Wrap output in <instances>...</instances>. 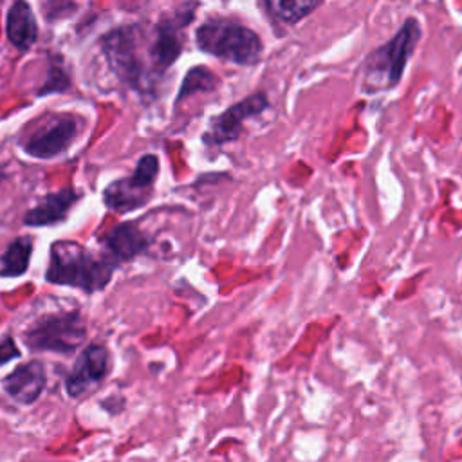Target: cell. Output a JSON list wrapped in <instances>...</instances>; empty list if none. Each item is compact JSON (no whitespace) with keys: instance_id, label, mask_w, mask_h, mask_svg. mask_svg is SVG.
Masks as SVG:
<instances>
[{"instance_id":"cell-1","label":"cell","mask_w":462,"mask_h":462,"mask_svg":"<svg viewBox=\"0 0 462 462\" xmlns=\"http://www.w3.org/2000/svg\"><path fill=\"white\" fill-rule=\"evenodd\" d=\"M114 267L108 258H96L78 242L56 240L49 251L45 280L54 285H69L92 294L108 285Z\"/></svg>"},{"instance_id":"cell-2","label":"cell","mask_w":462,"mask_h":462,"mask_svg":"<svg viewBox=\"0 0 462 462\" xmlns=\"http://www.w3.org/2000/svg\"><path fill=\"white\" fill-rule=\"evenodd\" d=\"M420 36L422 27L419 20L410 16L386 43L374 49L363 65V92L377 94L395 88Z\"/></svg>"},{"instance_id":"cell-3","label":"cell","mask_w":462,"mask_h":462,"mask_svg":"<svg viewBox=\"0 0 462 462\" xmlns=\"http://www.w3.org/2000/svg\"><path fill=\"white\" fill-rule=\"evenodd\" d=\"M199 51L240 67H253L263 54L262 38L235 18L213 16L195 29Z\"/></svg>"},{"instance_id":"cell-4","label":"cell","mask_w":462,"mask_h":462,"mask_svg":"<svg viewBox=\"0 0 462 462\" xmlns=\"http://www.w3.org/2000/svg\"><path fill=\"white\" fill-rule=\"evenodd\" d=\"M87 337V323L78 310L52 312L40 316L23 334V343L34 352L74 354Z\"/></svg>"},{"instance_id":"cell-5","label":"cell","mask_w":462,"mask_h":462,"mask_svg":"<svg viewBox=\"0 0 462 462\" xmlns=\"http://www.w3.org/2000/svg\"><path fill=\"white\" fill-rule=\"evenodd\" d=\"M141 29L139 25L117 27L101 38L103 54L121 83L130 88H146V65L139 52Z\"/></svg>"},{"instance_id":"cell-6","label":"cell","mask_w":462,"mask_h":462,"mask_svg":"<svg viewBox=\"0 0 462 462\" xmlns=\"http://www.w3.org/2000/svg\"><path fill=\"white\" fill-rule=\"evenodd\" d=\"M159 175V157L146 153L137 161L132 175L110 182L103 191L105 206L117 213H128L143 208L152 193Z\"/></svg>"},{"instance_id":"cell-7","label":"cell","mask_w":462,"mask_h":462,"mask_svg":"<svg viewBox=\"0 0 462 462\" xmlns=\"http://www.w3.org/2000/svg\"><path fill=\"white\" fill-rule=\"evenodd\" d=\"M197 4H184L170 16H164L153 29V40L148 47L150 70L155 76L164 74L182 52L180 31L193 20Z\"/></svg>"},{"instance_id":"cell-8","label":"cell","mask_w":462,"mask_h":462,"mask_svg":"<svg viewBox=\"0 0 462 462\" xmlns=\"http://www.w3.org/2000/svg\"><path fill=\"white\" fill-rule=\"evenodd\" d=\"M79 128L81 121L72 114L49 116L27 135V139L22 143V148L31 157L54 159L72 146Z\"/></svg>"},{"instance_id":"cell-9","label":"cell","mask_w":462,"mask_h":462,"mask_svg":"<svg viewBox=\"0 0 462 462\" xmlns=\"http://www.w3.org/2000/svg\"><path fill=\"white\" fill-rule=\"evenodd\" d=\"M267 106L269 99L265 92L258 90L245 96L242 101L231 105L209 121L208 132L202 135V141L208 146H222L236 141L244 130V123L249 117L262 114Z\"/></svg>"},{"instance_id":"cell-10","label":"cell","mask_w":462,"mask_h":462,"mask_svg":"<svg viewBox=\"0 0 462 462\" xmlns=\"http://www.w3.org/2000/svg\"><path fill=\"white\" fill-rule=\"evenodd\" d=\"M110 372V354L105 345L92 343L85 346L72 370L65 379V392L69 397H81L83 393L99 386Z\"/></svg>"},{"instance_id":"cell-11","label":"cell","mask_w":462,"mask_h":462,"mask_svg":"<svg viewBox=\"0 0 462 462\" xmlns=\"http://www.w3.org/2000/svg\"><path fill=\"white\" fill-rule=\"evenodd\" d=\"M47 384V374L42 361L32 359L20 363L2 379L4 392L20 404H32L40 399Z\"/></svg>"},{"instance_id":"cell-12","label":"cell","mask_w":462,"mask_h":462,"mask_svg":"<svg viewBox=\"0 0 462 462\" xmlns=\"http://www.w3.org/2000/svg\"><path fill=\"white\" fill-rule=\"evenodd\" d=\"M101 244L108 260L116 265L117 262H130L144 253L150 245V236H146L135 222H121L101 236Z\"/></svg>"},{"instance_id":"cell-13","label":"cell","mask_w":462,"mask_h":462,"mask_svg":"<svg viewBox=\"0 0 462 462\" xmlns=\"http://www.w3.org/2000/svg\"><path fill=\"white\" fill-rule=\"evenodd\" d=\"M79 200V193L74 188H61L58 191L47 193L38 206L29 209L23 217V224L31 227L54 226L63 222L70 208Z\"/></svg>"},{"instance_id":"cell-14","label":"cell","mask_w":462,"mask_h":462,"mask_svg":"<svg viewBox=\"0 0 462 462\" xmlns=\"http://www.w3.org/2000/svg\"><path fill=\"white\" fill-rule=\"evenodd\" d=\"M5 34L13 47L27 51L38 38V23L27 2L11 4L5 16Z\"/></svg>"},{"instance_id":"cell-15","label":"cell","mask_w":462,"mask_h":462,"mask_svg":"<svg viewBox=\"0 0 462 462\" xmlns=\"http://www.w3.org/2000/svg\"><path fill=\"white\" fill-rule=\"evenodd\" d=\"M34 238L23 235L14 238L7 249L0 254V276L2 278H18L29 269Z\"/></svg>"},{"instance_id":"cell-16","label":"cell","mask_w":462,"mask_h":462,"mask_svg":"<svg viewBox=\"0 0 462 462\" xmlns=\"http://www.w3.org/2000/svg\"><path fill=\"white\" fill-rule=\"evenodd\" d=\"M271 18L283 25H296L301 20L309 18L321 2H303V0H267L262 4Z\"/></svg>"},{"instance_id":"cell-17","label":"cell","mask_w":462,"mask_h":462,"mask_svg":"<svg viewBox=\"0 0 462 462\" xmlns=\"http://www.w3.org/2000/svg\"><path fill=\"white\" fill-rule=\"evenodd\" d=\"M218 85H220V79H218V76L211 69H208L204 65L191 67L186 72V76H184V79L180 83V88H179V94H177L175 101L180 103L184 97H189V96H193L197 92L215 90Z\"/></svg>"},{"instance_id":"cell-18","label":"cell","mask_w":462,"mask_h":462,"mask_svg":"<svg viewBox=\"0 0 462 462\" xmlns=\"http://www.w3.org/2000/svg\"><path fill=\"white\" fill-rule=\"evenodd\" d=\"M70 87V78L67 70L63 69L60 60H54V63L49 67L47 79L43 81L42 88L38 90V96H49L54 92H65Z\"/></svg>"},{"instance_id":"cell-19","label":"cell","mask_w":462,"mask_h":462,"mask_svg":"<svg viewBox=\"0 0 462 462\" xmlns=\"http://www.w3.org/2000/svg\"><path fill=\"white\" fill-rule=\"evenodd\" d=\"M20 356H22V352L11 336H5L0 339V366L7 365L13 359H18Z\"/></svg>"}]
</instances>
